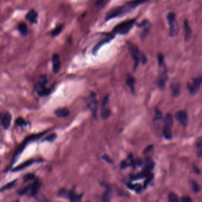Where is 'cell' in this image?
<instances>
[{"instance_id":"cell-1","label":"cell","mask_w":202,"mask_h":202,"mask_svg":"<svg viewBox=\"0 0 202 202\" xmlns=\"http://www.w3.org/2000/svg\"><path fill=\"white\" fill-rule=\"evenodd\" d=\"M147 0H134L128 2L123 6L115 7L110 10L106 14L105 21H109L113 19L121 17L134 10L138 6L145 3Z\"/></svg>"},{"instance_id":"cell-2","label":"cell","mask_w":202,"mask_h":202,"mask_svg":"<svg viewBox=\"0 0 202 202\" xmlns=\"http://www.w3.org/2000/svg\"><path fill=\"white\" fill-rule=\"evenodd\" d=\"M127 47L129 52L133 57L135 62V69L136 67L140 61H142L143 63L146 62V56L139 50L136 45L131 42H127Z\"/></svg>"},{"instance_id":"cell-3","label":"cell","mask_w":202,"mask_h":202,"mask_svg":"<svg viewBox=\"0 0 202 202\" xmlns=\"http://www.w3.org/2000/svg\"><path fill=\"white\" fill-rule=\"evenodd\" d=\"M45 133H40V134L32 135H30L28 137H27L25 138V140L22 142V144L18 148V149L17 150V151H15V154H14V156H13V158H12V163H11V165H10V167H11V166L15 163V162L16 161V160L18 158V157L20 156V154L22 153V151L25 149V146H27V145L29 143L33 142V141H36V140H39L43 135L45 134Z\"/></svg>"},{"instance_id":"cell-4","label":"cell","mask_w":202,"mask_h":202,"mask_svg":"<svg viewBox=\"0 0 202 202\" xmlns=\"http://www.w3.org/2000/svg\"><path fill=\"white\" fill-rule=\"evenodd\" d=\"M135 19H132L121 22L114 27L113 32L115 33L120 34L122 35L126 34L131 31L135 24Z\"/></svg>"},{"instance_id":"cell-5","label":"cell","mask_w":202,"mask_h":202,"mask_svg":"<svg viewBox=\"0 0 202 202\" xmlns=\"http://www.w3.org/2000/svg\"><path fill=\"white\" fill-rule=\"evenodd\" d=\"M47 82V77L45 75L40 76L38 82H37L35 89L38 93V95L40 96H43L47 95L50 93V89L46 88V84Z\"/></svg>"},{"instance_id":"cell-6","label":"cell","mask_w":202,"mask_h":202,"mask_svg":"<svg viewBox=\"0 0 202 202\" xmlns=\"http://www.w3.org/2000/svg\"><path fill=\"white\" fill-rule=\"evenodd\" d=\"M167 21L170 25V35L171 37H175L177 35L179 31V27L178 23L176 20V15L173 12L168 13L167 16Z\"/></svg>"},{"instance_id":"cell-7","label":"cell","mask_w":202,"mask_h":202,"mask_svg":"<svg viewBox=\"0 0 202 202\" xmlns=\"http://www.w3.org/2000/svg\"><path fill=\"white\" fill-rule=\"evenodd\" d=\"M59 195L60 197H63L69 199L71 202H82V194H77L73 191H69L63 189L59 191Z\"/></svg>"},{"instance_id":"cell-8","label":"cell","mask_w":202,"mask_h":202,"mask_svg":"<svg viewBox=\"0 0 202 202\" xmlns=\"http://www.w3.org/2000/svg\"><path fill=\"white\" fill-rule=\"evenodd\" d=\"M109 99L108 96H105L102 103L101 115L102 119L107 120L111 115V110L109 109Z\"/></svg>"},{"instance_id":"cell-9","label":"cell","mask_w":202,"mask_h":202,"mask_svg":"<svg viewBox=\"0 0 202 202\" xmlns=\"http://www.w3.org/2000/svg\"><path fill=\"white\" fill-rule=\"evenodd\" d=\"M87 106L94 116L96 115L98 108V102L96 95L94 93L92 92L89 96L86 98Z\"/></svg>"},{"instance_id":"cell-10","label":"cell","mask_w":202,"mask_h":202,"mask_svg":"<svg viewBox=\"0 0 202 202\" xmlns=\"http://www.w3.org/2000/svg\"><path fill=\"white\" fill-rule=\"evenodd\" d=\"M202 83V77H198L194 79L191 83L187 85V89L192 94L196 93L200 88V85Z\"/></svg>"},{"instance_id":"cell-11","label":"cell","mask_w":202,"mask_h":202,"mask_svg":"<svg viewBox=\"0 0 202 202\" xmlns=\"http://www.w3.org/2000/svg\"><path fill=\"white\" fill-rule=\"evenodd\" d=\"M137 26L138 27H141V28L143 29V30L141 34V38L142 40H144L150 32V30L151 29L150 22H149V21L147 20H144Z\"/></svg>"},{"instance_id":"cell-12","label":"cell","mask_w":202,"mask_h":202,"mask_svg":"<svg viewBox=\"0 0 202 202\" xmlns=\"http://www.w3.org/2000/svg\"><path fill=\"white\" fill-rule=\"evenodd\" d=\"M41 186V183L38 179L35 180L30 188V195L32 197H35L38 193Z\"/></svg>"},{"instance_id":"cell-13","label":"cell","mask_w":202,"mask_h":202,"mask_svg":"<svg viewBox=\"0 0 202 202\" xmlns=\"http://www.w3.org/2000/svg\"><path fill=\"white\" fill-rule=\"evenodd\" d=\"M11 121H12V117L11 114L9 112H4L2 115L1 122L3 127L5 129H8L10 125H11Z\"/></svg>"},{"instance_id":"cell-14","label":"cell","mask_w":202,"mask_h":202,"mask_svg":"<svg viewBox=\"0 0 202 202\" xmlns=\"http://www.w3.org/2000/svg\"><path fill=\"white\" fill-rule=\"evenodd\" d=\"M176 118L183 125H186L188 123V116L184 111H180L177 112Z\"/></svg>"},{"instance_id":"cell-15","label":"cell","mask_w":202,"mask_h":202,"mask_svg":"<svg viewBox=\"0 0 202 202\" xmlns=\"http://www.w3.org/2000/svg\"><path fill=\"white\" fill-rule=\"evenodd\" d=\"M37 161L35 160H28L24 163H23L22 164H20V166L16 167L15 168H14L12 171L13 172H17V171H22V170L25 169V168H27L30 166H31L32 165H33L34 163H36Z\"/></svg>"},{"instance_id":"cell-16","label":"cell","mask_w":202,"mask_h":202,"mask_svg":"<svg viewBox=\"0 0 202 202\" xmlns=\"http://www.w3.org/2000/svg\"><path fill=\"white\" fill-rule=\"evenodd\" d=\"M52 64H53V71L56 74L60 67V60L59 56L57 54H54L52 57Z\"/></svg>"},{"instance_id":"cell-17","label":"cell","mask_w":202,"mask_h":202,"mask_svg":"<svg viewBox=\"0 0 202 202\" xmlns=\"http://www.w3.org/2000/svg\"><path fill=\"white\" fill-rule=\"evenodd\" d=\"M37 17H38V14L36 11L34 10H32L29 11L25 16L26 19L32 24L37 23Z\"/></svg>"},{"instance_id":"cell-18","label":"cell","mask_w":202,"mask_h":202,"mask_svg":"<svg viewBox=\"0 0 202 202\" xmlns=\"http://www.w3.org/2000/svg\"><path fill=\"white\" fill-rule=\"evenodd\" d=\"M184 39L186 41H189L190 39L191 36L192 34V32L189 23L187 20H185L184 22Z\"/></svg>"},{"instance_id":"cell-19","label":"cell","mask_w":202,"mask_h":202,"mask_svg":"<svg viewBox=\"0 0 202 202\" xmlns=\"http://www.w3.org/2000/svg\"><path fill=\"white\" fill-rule=\"evenodd\" d=\"M106 189L102 196V202H110L111 196V189L108 185H106Z\"/></svg>"},{"instance_id":"cell-20","label":"cell","mask_w":202,"mask_h":202,"mask_svg":"<svg viewBox=\"0 0 202 202\" xmlns=\"http://www.w3.org/2000/svg\"><path fill=\"white\" fill-rule=\"evenodd\" d=\"M113 37H114L113 36H110V37H107L106 39H105L102 40V41L100 42L98 45H96V46L94 47L93 50V53L95 54L103 45H104L105 44H106V43L109 42L112 39H113Z\"/></svg>"},{"instance_id":"cell-21","label":"cell","mask_w":202,"mask_h":202,"mask_svg":"<svg viewBox=\"0 0 202 202\" xmlns=\"http://www.w3.org/2000/svg\"><path fill=\"white\" fill-rule=\"evenodd\" d=\"M55 113L57 116L62 118V117L67 116L69 113V111L67 108H62L56 109Z\"/></svg>"},{"instance_id":"cell-22","label":"cell","mask_w":202,"mask_h":202,"mask_svg":"<svg viewBox=\"0 0 202 202\" xmlns=\"http://www.w3.org/2000/svg\"><path fill=\"white\" fill-rule=\"evenodd\" d=\"M167 80V75L166 72H163L161 73L160 75L158 81V84L160 88H163L166 84V82Z\"/></svg>"},{"instance_id":"cell-23","label":"cell","mask_w":202,"mask_h":202,"mask_svg":"<svg viewBox=\"0 0 202 202\" xmlns=\"http://www.w3.org/2000/svg\"><path fill=\"white\" fill-rule=\"evenodd\" d=\"M173 123V118L171 114H167L166 116L165 120H164V126L166 127H168L170 128H171Z\"/></svg>"},{"instance_id":"cell-24","label":"cell","mask_w":202,"mask_h":202,"mask_svg":"<svg viewBox=\"0 0 202 202\" xmlns=\"http://www.w3.org/2000/svg\"><path fill=\"white\" fill-rule=\"evenodd\" d=\"M135 80L133 77H129L126 80V84L133 93L135 92Z\"/></svg>"},{"instance_id":"cell-25","label":"cell","mask_w":202,"mask_h":202,"mask_svg":"<svg viewBox=\"0 0 202 202\" xmlns=\"http://www.w3.org/2000/svg\"><path fill=\"white\" fill-rule=\"evenodd\" d=\"M16 182H17V180H15L14 181H12L11 182L7 183L5 186H2V187L0 188V192L11 189L12 187H13L15 185Z\"/></svg>"},{"instance_id":"cell-26","label":"cell","mask_w":202,"mask_h":202,"mask_svg":"<svg viewBox=\"0 0 202 202\" xmlns=\"http://www.w3.org/2000/svg\"><path fill=\"white\" fill-rule=\"evenodd\" d=\"M196 147L197 155L199 156H202V139H199L197 141Z\"/></svg>"},{"instance_id":"cell-27","label":"cell","mask_w":202,"mask_h":202,"mask_svg":"<svg viewBox=\"0 0 202 202\" xmlns=\"http://www.w3.org/2000/svg\"><path fill=\"white\" fill-rule=\"evenodd\" d=\"M126 186L130 189L135 191L138 193L140 192L141 189H142V187L140 184H135V185H134V184H130V183H128V184H126Z\"/></svg>"},{"instance_id":"cell-28","label":"cell","mask_w":202,"mask_h":202,"mask_svg":"<svg viewBox=\"0 0 202 202\" xmlns=\"http://www.w3.org/2000/svg\"><path fill=\"white\" fill-rule=\"evenodd\" d=\"M171 90L174 96L179 95L180 93V85L178 83H173L171 85Z\"/></svg>"},{"instance_id":"cell-29","label":"cell","mask_w":202,"mask_h":202,"mask_svg":"<svg viewBox=\"0 0 202 202\" xmlns=\"http://www.w3.org/2000/svg\"><path fill=\"white\" fill-rule=\"evenodd\" d=\"M18 29H19L20 33L22 34V35H25L28 32L27 27L26 24H25L24 23H22V24H19Z\"/></svg>"},{"instance_id":"cell-30","label":"cell","mask_w":202,"mask_h":202,"mask_svg":"<svg viewBox=\"0 0 202 202\" xmlns=\"http://www.w3.org/2000/svg\"><path fill=\"white\" fill-rule=\"evenodd\" d=\"M163 134H164V136H165V138H166V139L170 140V139L171 138L172 135H171V128H168V127L164 126V127H163Z\"/></svg>"},{"instance_id":"cell-31","label":"cell","mask_w":202,"mask_h":202,"mask_svg":"<svg viewBox=\"0 0 202 202\" xmlns=\"http://www.w3.org/2000/svg\"><path fill=\"white\" fill-rule=\"evenodd\" d=\"M168 202H180L177 194L173 192L170 193L168 195Z\"/></svg>"},{"instance_id":"cell-32","label":"cell","mask_w":202,"mask_h":202,"mask_svg":"<svg viewBox=\"0 0 202 202\" xmlns=\"http://www.w3.org/2000/svg\"><path fill=\"white\" fill-rule=\"evenodd\" d=\"M191 187L192 190L194 192H199L201 190L200 186L196 182H195L194 181H192L191 182Z\"/></svg>"},{"instance_id":"cell-33","label":"cell","mask_w":202,"mask_h":202,"mask_svg":"<svg viewBox=\"0 0 202 202\" xmlns=\"http://www.w3.org/2000/svg\"><path fill=\"white\" fill-rule=\"evenodd\" d=\"M62 29H63V27L62 25L57 27L55 29H54L52 32V35L53 36V37H55V36H57L59 34L61 33V32L62 31Z\"/></svg>"},{"instance_id":"cell-34","label":"cell","mask_w":202,"mask_h":202,"mask_svg":"<svg viewBox=\"0 0 202 202\" xmlns=\"http://www.w3.org/2000/svg\"><path fill=\"white\" fill-rule=\"evenodd\" d=\"M57 138V135L56 134H52L45 137V139L43 140V141H47V142H52L54 140H55Z\"/></svg>"},{"instance_id":"cell-35","label":"cell","mask_w":202,"mask_h":202,"mask_svg":"<svg viewBox=\"0 0 202 202\" xmlns=\"http://www.w3.org/2000/svg\"><path fill=\"white\" fill-rule=\"evenodd\" d=\"M153 177H154V175L151 173H150L148 175H147V176L146 177V179L145 180L144 184V187H146V186L151 181V180H153Z\"/></svg>"},{"instance_id":"cell-36","label":"cell","mask_w":202,"mask_h":202,"mask_svg":"<svg viewBox=\"0 0 202 202\" xmlns=\"http://www.w3.org/2000/svg\"><path fill=\"white\" fill-rule=\"evenodd\" d=\"M15 123H16V124L17 125L22 126H25L26 124H27L26 121L22 118H17V120H16V121H15Z\"/></svg>"},{"instance_id":"cell-37","label":"cell","mask_w":202,"mask_h":202,"mask_svg":"<svg viewBox=\"0 0 202 202\" xmlns=\"http://www.w3.org/2000/svg\"><path fill=\"white\" fill-rule=\"evenodd\" d=\"M35 197H36L37 200L39 202H50L43 195H38V194L35 196Z\"/></svg>"},{"instance_id":"cell-38","label":"cell","mask_w":202,"mask_h":202,"mask_svg":"<svg viewBox=\"0 0 202 202\" xmlns=\"http://www.w3.org/2000/svg\"><path fill=\"white\" fill-rule=\"evenodd\" d=\"M30 185H29L26 187H25L24 188H23L21 190L19 191V193L20 195H24V194H26L29 191H30Z\"/></svg>"},{"instance_id":"cell-39","label":"cell","mask_w":202,"mask_h":202,"mask_svg":"<svg viewBox=\"0 0 202 202\" xmlns=\"http://www.w3.org/2000/svg\"><path fill=\"white\" fill-rule=\"evenodd\" d=\"M35 176L34 174H27L24 177V180L25 181H29L32 180H34Z\"/></svg>"},{"instance_id":"cell-40","label":"cell","mask_w":202,"mask_h":202,"mask_svg":"<svg viewBox=\"0 0 202 202\" xmlns=\"http://www.w3.org/2000/svg\"><path fill=\"white\" fill-rule=\"evenodd\" d=\"M158 60L160 65H162L164 63V56L163 55L160 53L158 55Z\"/></svg>"},{"instance_id":"cell-41","label":"cell","mask_w":202,"mask_h":202,"mask_svg":"<svg viewBox=\"0 0 202 202\" xmlns=\"http://www.w3.org/2000/svg\"><path fill=\"white\" fill-rule=\"evenodd\" d=\"M181 202H192V200L190 197L185 196L181 197Z\"/></svg>"},{"instance_id":"cell-42","label":"cell","mask_w":202,"mask_h":202,"mask_svg":"<svg viewBox=\"0 0 202 202\" xmlns=\"http://www.w3.org/2000/svg\"><path fill=\"white\" fill-rule=\"evenodd\" d=\"M102 158L108 163H113V160L112 159L107 155H103L102 156Z\"/></svg>"},{"instance_id":"cell-43","label":"cell","mask_w":202,"mask_h":202,"mask_svg":"<svg viewBox=\"0 0 202 202\" xmlns=\"http://www.w3.org/2000/svg\"><path fill=\"white\" fill-rule=\"evenodd\" d=\"M162 118V113L160 111L157 110L156 113V120H160Z\"/></svg>"},{"instance_id":"cell-44","label":"cell","mask_w":202,"mask_h":202,"mask_svg":"<svg viewBox=\"0 0 202 202\" xmlns=\"http://www.w3.org/2000/svg\"><path fill=\"white\" fill-rule=\"evenodd\" d=\"M152 149H153V146H148V147L146 148V149H145V150L144 151V154H148V153L152 150Z\"/></svg>"},{"instance_id":"cell-45","label":"cell","mask_w":202,"mask_h":202,"mask_svg":"<svg viewBox=\"0 0 202 202\" xmlns=\"http://www.w3.org/2000/svg\"><path fill=\"white\" fill-rule=\"evenodd\" d=\"M128 166H130L129 163H127V162H126V161H123V162L121 163V168H126V167H128Z\"/></svg>"},{"instance_id":"cell-46","label":"cell","mask_w":202,"mask_h":202,"mask_svg":"<svg viewBox=\"0 0 202 202\" xmlns=\"http://www.w3.org/2000/svg\"><path fill=\"white\" fill-rule=\"evenodd\" d=\"M105 1H106V0H95L96 5H101V4H102L103 2H105Z\"/></svg>"},{"instance_id":"cell-47","label":"cell","mask_w":202,"mask_h":202,"mask_svg":"<svg viewBox=\"0 0 202 202\" xmlns=\"http://www.w3.org/2000/svg\"><path fill=\"white\" fill-rule=\"evenodd\" d=\"M20 202V201L19 200H17V201H15V202Z\"/></svg>"},{"instance_id":"cell-48","label":"cell","mask_w":202,"mask_h":202,"mask_svg":"<svg viewBox=\"0 0 202 202\" xmlns=\"http://www.w3.org/2000/svg\"></svg>"}]
</instances>
